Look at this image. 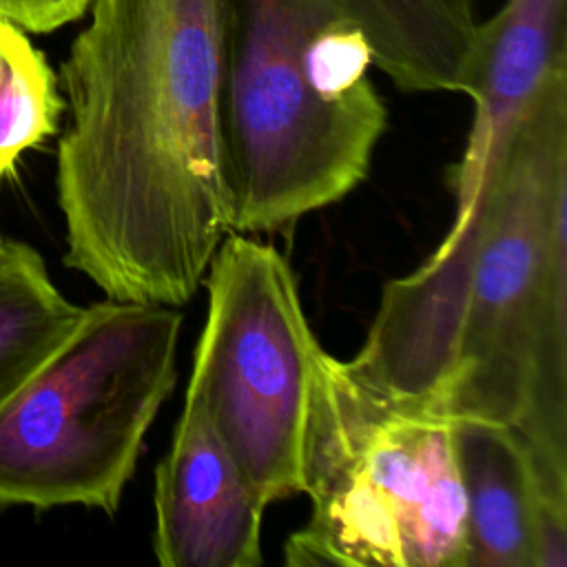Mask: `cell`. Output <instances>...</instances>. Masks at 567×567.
<instances>
[{
	"mask_svg": "<svg viewBox=\"0 0 567 567\" xmlns=\"http://www.w3.org/2000/svg\"><path fill=\"white\" fill-rule=\"evenodd\" d=\"M177 306L82 308L60 348L0 403V507L115 514L144 439L175 390Z\"/></svg>",
	"mask_w": 567,
	"mask_h": 567,
	"instance_id": "cell-5",
	"label": "cell"
},
{
	"mask_svg": "<svg viewBox=\"0 0 567 567\" xmlns=\"http://www.w3.org/2000/svg\"><path fill=\"white\" fill-rule=\"evenodd\" d=\"M202 284L206 317L186 390L266 505L303 494V434L321 343L297 277L275 246L230 230Z\"/></svg>",
	"mask_w": 567,
	"mask_h": 567,
	"instance_id": "cell-6",
	"label": "cell"
},
{
	"mask_svg": "<svg viewBox=\"0 0 567 567\" xmlns=\"http://www.w3.org/2000/svg\"><path fill=\"white\" fill-rule=\"evenodd\" d=\"M153 554L162 567H259L266 503L244 481L199 399L186 390L155 467Z\"/></svg>",
	"mask_w": 567,
	"mask_h": 567,
	"instance_id": "cell-8",
	"label": "cell"
},
{
	"mask_svg": "<svg viewBox=\"0 0 567 567\" xmlns=\"http://www.w3.org/2000/svg\"><path fill=\"white\" fill-rule=\"evenodd\" d=\"M60 64L64 264L109 299L184 306L233 230L221 0H93Z\"/></svg>",
	"mask_w": 567,
	"mask_h": 567,
	"instance_id": "cell-1",
	"label": "cell"
},
{
	"mask_svg": "<svg viewBox=\"0 0 567 567\" xmlns=\"http://www.w3.org/2000/svg\"><path fill=\"white\" fill-rule=\"evenodd\" d=\"M368 35L372 64L405 93H461L474 0H332Z\"/></svg>",
	"mask_w": 567,
	"mask_h": 567,
	"instance_id": "cell-10",
	"label": "cell"
},
{
	"mask_svg": "<svg viewBox=\"0 0 567 567\" xmlns=\"http://www.w3.org/2000/svg\"><path fill=\"white\" fill-rule=\"evenodd\" d=\"M567 89V0H503L478 20L463 89L472 126L452 175L454 219L439 248L467 226L518 126L554 93Z\"/></svg>",
	"mask_w": 567,
	"mask_h": 567,
	"instance_id": "cell-7",
	"label": "cell"
},
{
	"mask_svg": "<svg viewBox=\"0 0 567 567\" xmlns=\"http://www.w3.org/2000/svg\"><path fill=\"white\" fill-rule=\"evenodd\" d=\"M303 494L290 567H467L465 496L452 416L392 396L319 348L312 363Z\"/></svg>",
	"mask_w": 567,
	"mask_h": 567,
	"instance_id": "cell-4",
	"label": "cell"
},
{
	"mask_svg": "<svg viewBox=\"0 0 567 567\" xmlns=\"http://www.w3.org/2000/svg\"><path fill=\"white\" fill-rule=\"evenodd\" d=\"M93 0H0V13L27 33H53L82 16Z\"/></svg>",
	"mask_w": 567,
	"mask_h": 567,
	"instance_id": "cell-13",
	"label": "cell"
},
{
	"mask_svg": "<svg viewBox=\"0 0 567 567\" xmlns=\"http://www.w3.org/2000/svg\"><path fill=\"white\" fill-rule=\"evenodd\" d=\"M365 31L332 0H221L233 230L277 233L352 193L388 109Z\"/></svg>",
	"mask_w": 567,
	"mask_h": 567,
	"instance_id": "cell-3",
	"label": "cell"
},
{
	"mask_svg": "<svg viewBox=\"0 0 567 567\" xmlns=\"http://www.w3.org/2000/svg\"><path fill=\"white\" fill-rule=\"evenodd\" d=\"M64 97L29 33L0 13V179L18 157L58 131Z\"/></svg>",
	"mask_w": 567,
	"mask_h": 567,
	"instance_id": "cell-12",
	"label": "cell"
},
{
	"mask_svg": "<svg viewBox=\"0 0 567 567\" xmlns=\"http://www.w3.org/2000/svg\"><path fill=\"white\" fill-rule=\"evenodd\" d=\"M452 441L465 496L467 567H532L540 494L523 439L505 423L454 416Z\"/></svg>",
	"mask_w": 567,
	"mask_h": 567,
	"instance_id": "cell-9",
	"label": "cell"
},
{
	"mask_svg": "<svg viewBox=\"0 0 567 567\" xmlns=\"http://www.w3.org/2000/svg\"><path fill=\"white\" fill-rule=\"evenodd\" d=\"M82 308L53 284L35 248L0 246V403L13 394L73 332Z\"/></svg>",
	"mask_w": 567,
	"mask_h": 567,
	"instance_id": "cell-11",
	"label": "cell"
},
{
	"mask_svg": "<svg viewBox=\"0 0 567 567\" xmlns=\"http://www.w3.org/2000/svg\"><path fill=\"white\" fill-rule=\"evenodd\" d=\"M2 244H4V237H2V235H0V246H2Z\"/></svg>",
	"mask_w": 567,
	"mask_h": 567,
	"instance_id": "cell-14",
	"label": "cell"
},
{
	"mask_svg": "<svg viewBox=\"0 0 567 567\" xmlns=\"http://www.w3.org/2000/svg\"><path fill=\"white\" fill-rule=\"evenodd\" d=\"M461 235L470 270L436 410L512 425L540 498L567 505V89L518 126Z\"/></svg>",
	"mask_w": 567,
	"mask_h": 567,
	"instance_id": "cell-2",
	"label": "cell"
}]
</instances>
